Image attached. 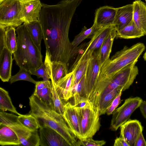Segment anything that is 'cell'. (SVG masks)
Listing matches in <instances>:
<instances>
[{
  "mask_svg": "<svg viewBox=\"0 0 146 146\" xmlns=\"http://www.w3.org/2000/svg\"><path fill=\"white\" fill-rule=\"evenodd\" d=\"M143 58L146 61V51L143 55Z\"/></svg>",
  "mask_w": 146,
  "mask_h": 146,
  "instance_id": "44",
  "label": "cell"
},
{
  "mask_svg": "<svg viewBox=\"0 0 146 146\" xmlns=\"http://www.w3.org/2000/svg\"><path fill=\"white\" fill-rule=\"evenodd\" d=\"M23 23L34 43L41 51V44L43 37L42 29L39 21Z\"/></svg>",
  "mask_w": 146,
  "mask_h": 146,
  "instance_id": "27",
  "label": "cell"
},
{
  "mask_svg": "<svg viewBox=\"0 0 146 146\" xmlns=\"http://www.w3.org/2000/svg\"><path fill=\"white\" fill-rule=\"evenodd\" d=\"M145 48L144 44L141 42L130 47L124 46L105 62L101 68L98 81L110 79L128 65L137 61Z\"/></svg>",
  "mask_w": 146,
  "mask_h": 146,
  "instance_id": "4",
  "label": "cell"
},
{
  "mask_svg": "<svg viewBox=\"0 0 146 146\" xmlns=\"http://www.w3.org/2000/svg\"><path fill=\"white\" fill-rule=\"evenodd\" d=\"M0 110L1 111H10L18 115L22 114L17 111L13 105L8 92L1 87L0 88Z\"/></svg>",
  "mask_w": 146,
  "mask_h": 146,
  "instance_id": "28",
  "label": "cell"
},
{
  "mask_svg": "<svg viewBox=\"0 0 146 146\" xmlns=\"http://www.w3.org/2000/svg\"><path fill=\"white\" fill-rule=\"evenodd\" d=\"M145 35L132 20L121 30L117 31L116 38L124 39L139 38Z\"/></svg>",
  "mask_w": 146,
  "mask_h": 146,
  "instance_id": "25",
  "label": "cell"
},
{
  "mask_svg": "<svg viewBox=\"0 0 146 146\" xmlns=\"http://www.w3.org/2000/svg\"><path fill=\"white\" fill-rule=\"evenodd\" d=\"M137 61L128 65L109 79L108 86L102 92L100 98L105 94L118 87L122 88L123 91L128 89L138 74V68L135 66Z\"/></svg>",
  "mask_w": 146,
  "mask_h": 146,
  "instance_id": "6",
  "label": "cell"
},
{
  "mask_svg": "<svg viewBox=\"0 0 146 146\" xmlns=\"http://www.w3.org/2000/svg\"><path fill=\"white\" fill-rule=\"evenodd\" d=\"M16 29L11 26L5 27L6 47L13 53L14 52L17 45Z\"/></svg>",
  "mask_w": 146,
  "mask_h": 146,
  "instance_id": "29",
  "label": "cell"
},
{
  "mask_svg": "<svg viewBox=\"0 0 146 146\" xmlns=\"http://www.w3.org/2000/svg\"><path fill=\"white\" fill-rule=\"evenodd\" d=\"M134 146H146V141L144 137L142 132L140 133L137 137Z\"/></svg>",
  "mask_w": 146,
  "mask_h": 146,
  "instance_id": "41",
  "label": "cell"
},
{
  "mask_svg": "<svg viewBox=\"0 0 146 146\" xmlns=\"http://www.w3.org/2000/svg\"><path fill=\"white\" fill-rule=\"evenodd\" d=\"M30 71L32 75L36 76L38 78H42L43 81L49 80L50 79L44 62L38 68L35 70H30Z\"/></svg>",
  "mask_w": 146,
  "mask_h": 146,
  "instance_id": "36",
  "label": "cell"
},
{
  "mask_svg": "<svg viewBox=\"0 0 146 146\" xmlns=\"http://www.w3.org/2000/svg\"><path fill=\"white\" fill-rule=\"evenodd\" d=\"M114 27L113 25H110L98 29L91 38V40L87 43L84 53L80 54L79 56L90 57L92 54H96Z\"/></svg>",
  "mask_w": 146,
  "mask_h": 146,
  "instance_id": "12",
  "label": "cell"
},
{
  "mask_svg": "<svg viewBox=\"0 0 146 146\" xmlns=\"http://www.w3.org/2000/svg\"><path fill=\"white\" fill-rule=\"evenodd\" d=\"M74 74L71 71L55 84L56 89L61 98L65 102L72 96V88Z\"/></svg>",
  "mask_w": 146,
  "mask_h": 146,
  "instance_id": "18",
  "label": "cell"
},
{
  "mask_svg": "<svg viewBox=\"0 0 146 146\" xmlns=\"http://www.w3.org/2000/svg\"><path fill=\"white\" fill-rule=\"evenodd\" d=\"M32 75L30 70L24 68H20L19 71L15 75L11 76L9 82L10 84L19 80H25L31 82L35 84L37 81L34 80L31 77Z\"/></svg>",
  "mask_w": 146,
  "mask_h": 146,
  "instance_id": "33",
  "label": "cell"
},
{
  "mask_svg": "<svg viewBox=\"0 0 146 146\" xmlns=\"http://www.w3.org/2000/svg\"><path fill=\"white\" fill-rule=\"evenodd\" d=\"M101 68L96 55L89 58L85 74V91L89 100L96 88Z\"/></svg>",
  "mask_w": 146,
  "mask_h": 146,
  "instance_id": "10",
  "label": "cell"
},
{
  "mask_svg": "<svg viewBox=\"0 0 146 146\" xmlns=\"http://www.w3.org/2000/svg\"><path fill=\"white\" fill-rule=\"evenodd\" d=\"M17 45L13 60L20 68L35 70L43 63V56L31 38L23 23L16 29Z\"/></svg>",
  "mask_w": 146,
  "mask_h": 146,
  "instance_id": "3",
  "label": "cell"
},
{
  "mask_svg": "<svg viewBox=\"0 0 146 146\" xmlns=\"http://www.w3.org/2000/svg\"><path fill=\"white\" fill-rule=\"evenodd\" d=\"M40 145L41 146H68V143L58 133L47 126L38 130Z\"/></svg>",
  "mask_w": 146,
  "mask_h": 146,
  "instance_id": "14",
  "label": "cell"
},
{
  "mask_svg": "<svg viewBox=\"0 0 146 146\" xmlns=\"http://www.w3.org/2000/svg\"><path fill=\"white\" fill-rule=\"evenodd\" d=\"M83 0H63L56 4L42 3L39 21L43 39L52 61L68 65L74 56L68 34L72 17Z\"/></svg>",
  "mask_w": 146,
  "mask_h": 146,
  "instance_id": "1",
  "label": "cell"
},
{
  "mask_svg": "<svg viewBox=\"0 0 146 146\" xmlns=\"http://www.w3.org/2000/svg\"><path fill=\"white\" fill-rule=\"evenodd\" d=\"M133 4L117 8L113 26L117 31L122 29L132 21L133 17Z\"/></svg>",
  "mask_w": 146,
  "mask_h": 146,
  "instance_id": "20",
  "label": "cell"
},
{
  "mask_svg": "<svg viewBox=\"0 0 146 146\" xmlns=\"http://www.w3.org/2000/svg\"><path fill=\"white\" fill-rule=\"evenodd\" d=\"M51 92L54 110L62 115L64 112V105L65 103L61 98L55 87V84L51 82Z\"/></svg>",
  "mask_w": 146,
  "mask_h": 146,
  "instance_id": "34",
  "label": "cell"
},
{
  "mask_svg": "<svg viewBox=\"0 0 146 146\" xmlns=\"http://www.w3.org/2000/svg\"><path fill=\"white\" fill-rule=\"evenodd\" d=\"M90 138L84 139H79L78 141V146H101L105 144L104 140H95Z\"/></svg>",
  "mask_w": 146,
  "mask_h": 146,
  "instance_id": "37",
  "label": "cell"
},
{
  "mask_svg": "<svg viewBox=\"0 0 146 146\" xmlns=\"http://www.w3.org/2000/svg\"><path fill=\"white\" fill-rule=\"evenodd\" d=\"M21 19L23 23L39 21L42 3L40 0H20Z\"/></svg>",
  "mask_w": 146,
  "mask_h": 146,
  "instance_id": "11",
  "label": "cell"
},
{
  "mask_svg": "<svg viewBox=\"0 0 146 146\" xmlns=\"http://www.w3.org/2000/svg\"><path fill=\"white\" fill-rule=\"evenodd\" d=\"M132 4L133 20L137 28L146 35V5L140 0L135 1Z\"/></svg>",
  "mask_w": 146,
  "mask_h": 146,
  "instance_id": "21",
  "label": "cell"
},
{
  "mask_svg": "<svg viewBox=\"0 0 146 146\" xmlns=\"http://www.w3.org/2000/svg\"><path fill=\"white\" fill-rule=\"evenodd\" d=\"M143 100L139 97H130L125 100L123 104L116 109L113 113L110 128L117 131L129 119L133 112L138 108Z\"/></svg>",
  "mask_w": 146,
  "mask_h": 146,
  "instance_id": "8",
  "label": "cell"
},
{
  "mask_svg": "<svg viewBox=\"0 0 146 146\" xmlns=\"http://www.w3.org/2000/svg\"><path fill=\"white\" fill-rule=\"evenodd\" d=\"M40 137L38 130L34 131L30 137L27 140L23 146H39L40 145Z\"/></svg>",
  "mask_w": 146,
  "mask_h": 146,
  "instance_id": "38",
  "label": "cell"
},
{
  "mask_svg": "<svg viewBox=\"0 0 146 146\" xmlns=\"http://www.w3.org/2000/svg\"><path fill=\"white\" fill-rule=\"evenodd\" d=\"M120 127V136L129 146H134L137 137L143 130L141 122L137 119H129Z\"/></svg>",
  "mask_w": 146,
  "mask_h": 146,
  "instance_id": "13",
  "label": "cell"
},
{
  "mask_svg": "<svg viewBox=\"0 0 146 146\" xmlns=\"http://www.w3.org/2000/svg\"><path fill=\"white\" fill-rule=\"evenodd\" d=\"M117 8L108 6L101 7L96 9L93 24L97 28L113 25Z\"/></svg>",
  "mask_w": 146,
  "mask_h": 146,
  "instance_id": "17",
  "label": "cell"
},
{
  "mask_svg": "<svg viewBox=\"0 0 146 146\" xmlns=\"http://www.w3.org/2000/svg\"><path fill=\"white\" fill-rule=\"evenodd\" d=\"M21 144L16 133L8 126L0 123V145L20 146Z\"/></svg>",
  "mask_w": 146,
  "mask_h": 146,
  "instance_id": "23",
  "label": "cell"
},
{
  "mask_svg": "<svg viewBox=\"0 0 146 146\" xmlns=\"http://www.w3.org/2000/svg\"><path fill=\"white\" fill-rule=\"evenodd\" d=\"M139 107L141 114L146 119V101L143 100Z\"/></svg>",
  "mask_w": 146,
  "mask_h": 146,
  "instance_id": "43",
  "label": "cell"
},
{
  "mask_svg": "<svg viewBox=\"0 0 146 146\" xmlns=\"http://www.w3.org/2000/svg\"><path fill=\"white\" fill-rule=\"evenodd\" d=\"M85 75L72 88V97L73 96H80L86 98L85 91Z\"/></svg>",
  "mask_w": 146,
  "mask_h": 146,
  "instance_id": "35",
  "label": "cell"
},
{
  "mask_svg": "<svg viewBox=\"0 0 146 146\" xmlns=\"http://www.w3.org/2000/svg\"><path fill=\"white\" fill-rule=\"evenodd\" d=\"M62 116L74 135L79 139H82L78 111L70 102H68L64 104V112Z\"/></svg>",
  "mask_w": 146,
  "mask_h": 146,
  "instance_id": "16",
  "label": "cell"
},
{
  "mask_svg": "<svg viewBox=\"0 0 146 146\" xmlns=\"http://www.w3.org/2000/svg\"><path fill=\"white\" fill-rule=\"evenodd\" d=\"M98 29L94 24L91 27L88 29L84 27L81 32L75 36L71 42L72 47L74 48H76L85 39L89 38H91Z\"/></svg>",
  "mask_w": 146,
  "mask_h": 146,
  "instance_id": "31",
  "label": "cell"
},
{
  "mask_svg": "<svg viewBox=\"0 0 146 146\" xmlns=\"http://www.w3.org/2000/svg\"><path fill=\"white\" fill-rule=\"evenodd\" d=\"M18 119L24 126L32 131L39 128L36 118L30 114L18 115Z\"/></svg>",
  "mask_w": 146,
  "mask_h": 146,
  "instance_id": "32",
  "label": "cell"
},
{
  "mask_svg": "<svg viewBox=\"0 0 146 146\" xmlns=\"http://www.w3.org/2000/svg\"><path fill=\"white\" fill-rule=\"evenodd\" d=\"M75 108L79 119L82 139L92 138L101 126L98 107L90 101L84 108Z\"/></svg>",
  "mask_w": 146,
  "mask_h": 146,
  "instance_id": "5",
  "label": "cell"
},
{
  "mask_svg": "<svg viewBox=\"0 0 146 146\" xmlns=\"http://www.w3.org/2000/svg\"><path fill=\"white\" fill-rule=\"evenodd\" d=\"M117 31L114 28L106 38L96 54L101 68L105 62L109 58L113 40L116 37Z\"/></svg>",
  "mask_w": 146,
  "mask_h": 146,
  "instance_id": "22",
  "label": "cell"
},
{
  "mask_svg": "<svg viewBox=\"0 0 146 146\" xmlns=\"http://www.w3.org/2000/svg\"><path fill=\"white\" fill-rule=\"evenodd\" d=\"M145 0V1H146V0Z\"/></svg>",
  "mask_w": 146,
  "mask_h": 146,
  "instance_id": "46",
  "label": "cell"
},
{
  "mask_svg": "<svg viewBox=\"0 0 146 146\" xmlns=\"http://www.w3.org/2000/svg\"><path fill=\"white\" fill-rule=\"evenodd\" d=\"M123 89L120 87L116 88L102 96L100 98L98 105L100 115L104 114L107 108Z\"/></svg>",
  "mask_w": 146,
  "mask_h": 146,
  "instance_id": "26",
  "label": "cell"
},
{
  "mask_svg": "<svg viewBox=\"0 0 146 146\" xmlns=\"http://www.w3.org/2000/svg\"><path fill=\"white\" fill-rule=\"evenodd\" d=\"M35 85V90H37L45 87H51L52 86L51 81L49 80L37 81Z\"/></svg>",
  "mask_w": 146,
  "mask_h": 146,
  "instance_id": "40",
  "label": "cell"
},
{
  "mask_svg": "<svg viewBox=\"0 0 146 146\" xmlns=\"http://www.w3.org/2000/svg\"><path fill=\"white\" fill-rule=\"evenodd\" d=\"M51 87L52 86L35 90L33 94L47 106L54 110L51 92Z\"/></svg>",
  "mask_w": 146,
  "mask_h": 146,
  "instance_id": "30",
  "label": "cell"
},
{
  "mask_svg": "<svg viewBox=\"0 0 146 146\" xmlns=\"http://www.w3.org/2000/svg\"><path fill=\"white\" fill-rule=\"evenodd\" d=\"M0 123L8 126L16 133L21 143L20 145L23 146L34 131H31L22 124L18 120V116L5 111L0 112Z\"/></svg>",
  "mask_w": 146,
  "mask_h": 146,
  "instance_id": "9",
  "label": "cell"
},
{
  "mask_svg": "<svg viewBox=\"0 0 146 146\" xmlns=\"http://www.w3.org/2000/svg\"><path fill=\"white\" fill-rule=\"evenodd\" d=\"M4 0H0V3H1Z\"/></svg>",
  "mask_w": 146,
  "mask_h": 146,
  "instance_id": "45",
  "label": "cell"
},
{
  "mask_svg": "<svg viewBox=\"0 0 146 146\" xmlns=\"http://www.w3.org/2000/svg\"><path fill=\"white\" fill-rule=\"evenodd\" d=\"M122 91L119 93L113 101L110 106L107 108L106 113L108 115L113 114V112L121 102V97Z\"/></svg>",
  "mask_w": 146,
  "mask_h": 146,
  "instance_id": "39",
  "label": "cell"
},
{
  "mask_svg": "<svg viewBox=\"0 0 146 146\" xmlns=\"http://www.w3.org/2000/svg\"><path fill=\"white\" fill-rule=\"evenodd\" d=\"M13 54L6 47L0 51V78L4 82L9 81L11 76Z\"/></svg>",
  "mask_w": 146,
  "mask_h": 146,
  "instance_id": "19",
  "label": "cell"
},
{
  "mask_svg": "<svg viewBox=\"0 0 146 146\" xmlns=\"http://www.w3.org/2000/svg\"><path fill=\"white\" fill-rule=\"evenodd\" d=\"M90 58L87 56L82 57L78 56L73 65L72 70L70 71H73L74 74L72 89L85 75Z\"/></svg>",
  "mask_w": 146,
  "mask_h": 146,
  "instance_id": "24",
  "label": "cell"
},
{
  "mask_svg": "<svg viewBox=\"0 0 146 146\" xmlns=\"http://www.w3.org/2000/svg\"><path fill=\"white\" fill-rule=\"evenodd\" d=\"M23 23L20 0H4L0 3V25L17 28Z\"/></svg>",
  "mask_w": 146,
  "mask_h": 146,
  "instance_id": "7",
  "label": "cell"
},
{
  "mask_svg": "<svg viewBox=\"0 0 146 146\" xmlns=\"http://www.w3.org/2000/svg\"><path fill=\"white\" fill-rule=\"evenodd\" d=\"M114 146H129V145L120 136L117 137L115 140Z\"/></svg>",
  "mask_w": 146,
  "mask_h": 146,
  "instance_id": "42",
  "label": "cell"
},
{
  "mask_svg": "<svg viewBox=\"0 0 146 146\" xmlns=\"http://www.w3.org/2000/svg\"><path fill=\"white\" fill-rule=\"evenodd\" d=\"M44 62L50 79L55 84L68 73L67 64L61 62L52 61L46 51Z\"/></svg>",
  "mask_w": 146,
  "mask_h": 146,
  "instance_id": "15",
  "label": "cell"
},
{
  "mask_svg": "<svg viewBox=\"0 0 146 146\" xmlns=\"http://www.w3.org/2000/svg\"><path fill=\"white\" fill-rule=\"evenodd\" d=\"M29 113L36 118L39 128L49 127L58 133L70 146H78L77 138L73 133L62 115L47 106L32 94L29 98Z\"/></svg>",
  "mask_w": 146,
  "mask_h": 146,
  "instance_id": "2",
  "label": "cell"
}]
</instances>
